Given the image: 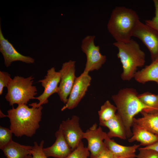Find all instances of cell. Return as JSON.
Listing matches in <instances>:
<instances>
[{
	"instance_id": "obj_22",
	"label": "cell",
	"mask_w": 158,
	"mask_h": 158,
	"mask_svg": "<svg viewBox=\"0 0 158 158\" xmlns=\"http://www.w3.org/2000/svg\"><path fill=\"white\" fill-rule=\"evenodd\" d=\"M117 111L116 106L111 104L109 100L106 101L98 111L99 123L107 121L112 118Z\"/></svg>"
},
{
	"instance_id": "obj_5",
	"label": "cell",
	"mask_w": 158,
	"mask_h": 158,
	"mask_svg": "<svg viewBox=\"0 0 158 158\" xmlns=\"http://www.w3.org/2000/svg\"><path fill=\"white\" fill-rule=\"evenodd\" d=\"M34 78L32 76L25 78L17 75L11 79L7 87V92L5 96L10 105H27L30 99H35L37 89L33 85Z\"/></svg>"
},
{
	"instance_id": "obj_9",
	"label": "cell",
	"mask_w": 158,
	"mask_h": 158,
	"mask_svg": "<svg viewBox=\"0 0 158 158\" xmlns=\"http://www.w3.org/2000/svg\"><path fill=\"white\" fill-rule=\"evenodd\" d=\"M75 63L70 60L63 63L59 71L61 75L58 94L61 100L67 102L76 77L75 76Z\"/></svg>"
},
{
	"instance_id": "obj_13",
	"label": "cell",
	"mask_w": 158,
	"mask_h": 158,
	"mask_svg": "<svg viewBox=\"0 0 158 158\" xmlns=\"http://www.w3.org/2000/svg\"><path fill=\"white\" fill-rule=\"evenodd\" d=\"M0 51L2 54L4 60V63L6 67H9L12 62L19 61L27 63H34L32 58L22 55L15 49L8 40L6 39L2 32L0 25Z\"/></svg>"
},
{
	"instance_id": "obj_10",
	"label": "cell",
	"mask_w": 158,
	"mask_h": 158,
	"mask_svg": "<svg viewBox=\"0 0 158 158\" xmlns=\"http://www.w3.org/2000/svg\"><path fill=\"white\" fill-rule=\"evenodd\" d=\"M88 73L84 71L79 77H76L68 101L61 109V111L75 108L84 96L91 80Z\"/></svg>"
},
{
	"instance_id": "obj_2",
	"label": "cell",
	"mask_w": 158,
	"mask_h": 158,
	"mask_svg": "<svg viewBox=\"0 0 158 158\" xmlns=\"http://www.w3.org/2000/svg\"><path fill=\"white\" fill-rule=\"evenodd\" d=\"M138 93L133 88L120 90L111 98L116 105L117 113L121 117L125 126L127 138L132 135L131 128L134 116L144 109L149 108L139 99Z\"/></svg>"
},
{
	"instance_id": "obj_19",
	"label": "cell",
	"mask_w": 158,
	"mask_h": 158,
	"mask_svg": "<svg viewBox=\"0 0 158 158\" xmlns=\"http://www.w3.org/2000/svg\"><path fill=\"white\" fill-rule=\"evenodd\" d=\"M134 78L140 83L154 81L158 84V60L152 62L141 70L137 71Z\"/></svg>"
},
{
	"instance_id": "obj_28",
	"label": "cell",
	"mask_w": 158,
	"mask_h": 158,
	"mask_svg": "<svg viewBox=\"0 0 158 158\" xmlns=\"http://www.w3.org/2000/svg\"><path fill=\"white\" fill-rule=\"evenodd\" d=\"M12 78L10 75L5 71H0V95L3 93L4 87H7Z\"/></svg>"
},
{
	"instance_id": "obj_15",
	"label": "cell",
	"mask_w": 158,
	"mask_h": 158,
	"mask_svg": "<svg viewBox=\"0 0 158 158\" xmlns=\"http://www.w3.org/2000/svg\"><path fill=\"white\" fill-rule=\"evenodd\" d=\"M104 142L115 158H135L137 156L136 150L140 146V145L135 144L131 146L122 145L107 136L104 140Z\"/></svg>"
},
{
	"instance_id": "obj_6",
	"label": "cell",
	"mask_w": 158,
	"mask_h": 158,
	"mask_svg": "<svg viewBox=\"0 0 158 158\" xmlns=\"http://www.w3.org/2000/svg\"><path fill=\"white\" fill-rule=\"evenodd\" d=\"M95 35H88L82 41L81 49L87 57L84 71L88 73L99 70L106 60V56L102 55L100 51L99 46L95 44Z\"/></svg>"
},
{
	"instance_id": "obj_1",
	"label": "cell",
	"mask_w": 158,
	"mask_h": 158,
	"mask_svg": "<svg viewBox=\"0 0 158 158\" xmlns=\"http://www.w3.org/2000/svg\"><path fill=\"white\" fill-rule=\"evenodd\" d=\"M42 108V106L29 108L26 104H20L8 110L6 116L10 119L13 133L17 137H32L40 127Z\"/></svg>"
},
{
	"instance_id": "obj_7",
	"label": "cell",
	"mask_w": 158,
	"mask_h": 158,
	"mask_svg": "<svg viewBox=\"0 0 158 158\" xmlns=\"http://www.w3.org/2000/svg\"><path fill=\"white\" fill-rule=\"evenodd\" d=\"M133 36L140 39L148 49L152 62L158 60V32L139 21Z\"/></svg>"
},
{
	"instance_id": "obj_26",
	"label": "cell",
	"mask_w": 158,
	"mask_h": 158,
	"mask_svg": "<svg viewBox=\"0 0 158 158\" xmlns=\"http://www.w3.org/2000/svg\"><path fill=\"white\" fill-rule=\"evenodd\" d=\"M137 158H158V152L152 149L139 147Z\"/></svg>"
},
{
	"instance_id": "obj_11",
	"label": "cell",
	"mask_w": 158,
	"mask_h": 158,
	"mask_svg": "<svg viewBox=\"0 0 158 158\" xmlns=\"http://www.w3.org/2000/svg\"><path fill=\"white\" fill-rule=\"evenodd\" d=\"M107 136L101 126L97 128L96 123L84 133L83 138L87 141V148L90 152V158H95L106 148L104 140Z\"/></svg>"
},
{
	"instance_id": "obj_29",
	"label": "cell",
	"mask_w": 158,
	"mask_h": 158,
	"mask_svg": "<svg viewBox=\"0 0 158 158\" xmlns=\"http://www.w3.org/2000/svg\"><path fill=\"white\" fill-rule=\"evenodd\" d=\"M95 158H115L111 152L106 147Z\"/></svg>"
},
{
	"instance_id": "obj_27",
	"label": "cell",
	"mask_w": 158,
	"mask_h": 158,
	"mask_svg": "<svg viewBox=\"0 0 158 158\" xmlns=\"http://www.w3.org/2000/svg\"><path fill=\"white\" fill-rule=\"evenodd\" d=\"M153 1L155 8V16L151 19L145 20V24L158 32V0H154Z\"/></svg>"
},
{
	"instance_id": "obj_3",
	"label": "cell",
	"mask_w": 158,
	"mask_h": 158,
	"mask_svg": "<svg viewBox=\"0 0 158 158\" xmlns=\"http://www.w3.org/2000/svg\"><path fill=\"white\" fill-rule=\"evenodd\" d=\"M139 21L135 11L123 6H116L112 11L107 30L116 42H127L131 39Z\"/></svg>"
},
{
	"instance_id": "obj_21",
	"label": "cell",
	"mask_w": 158,
	"mask_h": 158,
	"mask_svg": "<svg viewBox=\"0 0 158 158\" xmlns=\"http://www.w3.org/2000/svg\"><path fill=\"white\" fill-rule=\"evenodd\" d=\"M138 97L141 102L149 108L144 109L147 111H158V94L157 95L149 92L138 94Z\"/></svg>"
},
{
	"instance_id": "obj_24",
	"label": "cell",
	"mask_w": 158,
	"mask_h": 158,
	"mask_svg": "<svg viewBox=\"0 0 158 158\" xmlns=\"http://www.w3.org/2000/svg\"><path fill=\"white\" fill-rule=\"evenodd\" d=\"M13 133L10 129L0 126V149L1 150L12 140Z\"/></svg>"
},
{
	"instance_id": "obj_17",
	"label": "cell",
	"mask_w": 158,
	"mask_h": 158,
	"mask_svg": "<svg viewBox=\"0 0 158 158\" xmlns=\"http://www.w3.org/2000/svg\"><path fill=\"white\" fill-rule=\"evenodd\" d=\"M99 124L108 128L109 131L107 134L109 138L117 137L123 140L127 138L124 123L121 117L117 113L112 118L107 121L99 123Z\"/></svg>"
},
{
	"instance_id": "obj_32",
	"label": "cell",
	"mask_w": 158,
	"mask_h": 158,
	"mask_svg": "<svg viewBox=\"0 0 158 158\" xmlns=\"http://www.w3.org/2000/svg\"></svg>"
},
{
	"instance_id": "obj_14",
	"label": "cell",
	"mask_w": 158,
	"mask_h": 158,
	"mask_svg": "<svg viewBox=\"0 0 158 158\" xmlns=\"http://www.w3.org/2000/svg\"><path fill=\"white\" fill-rule=\"evenodd\" d=\"M55 136V142L50 147L43 148L44 153L47 157L66 158L73 151L66 142L60 126Z\"/></svg>"
},
{
	"instance_id": "obj_30",
	"label": "cell",
	"mask_w": 158,
	"mask_h": 158,
	"mask_svg": "<svg viewBox=\"0 0 158 158\" xmlns=\"http://www.w3.org/2000/svg\"><path fill=\"white\" fill-rule=\"evenodd\" d=\"M144 147L145 148L152 149L158 152V140L153 144Z\"/></svg>"
},
{
	"instance_id": "obj_23",
	"label": "cell",
	"mask_w": 158,
	"mask_h": 158,
	"mask_svg": "<svg viewBox=\"0 0 158 158\" xmlns=\"http://www.w3.org/2000/svg\"><path fill=\"white\" fill-rule=\"evenodd\" d=\"M89 151L81 141L76 148L66 158H88L90 155Z\"/></svg>"
},
{
	"instance_id": "obj_20",
	"label": "cell",
	"mask_w": 158,
	"mask_h": 158,
	"mask_svg": "<svg viewBox=\"0 0 158 158\" xmlns=\"http://www.w3.org/2000/svg\"><path fill=\"white\" fill-rule=\"evenodd\" d=\"M32 147V146L22 145L12 140L1 150L7 158H25L31 155Z\"/></svg>"
},
{
	"instance_id": "obj_8",
	"label": "cell",
	"mask_w": 158,
	"mask_h": 158,
	"mask_svg": "<svg viewBox=\"0 0 158 158\" xmlns=\"http://www.w3.org/2000/svg\"><path fill=\"white\" fill-rule=\"evenodd\" d=\"M61 75L59 71L57 72L53 67L47 70L44 78L38 81L44 88L42 93L35 99L39 101L38 103H33L29 104L30 106L38 107L42 105L48 103V98L52 94L57 93L59 90L58 84L60 83Z\"/></svg>"
},
{
	"instance_id": "obj_16",
	"label": "cell",
	"mask_w": 158,
	"mask_h": 158,
	"mask_svg": "<svg viewBox=\"0 0 158 158\" xmlns=\"http://www.w3.org/2000/svg\"><path fill=\"white\" fill-rule=\"evenodd\" d=\"M132 127V135L128 139L129 142L137 141L140 142V146L145 147L153 144L158 140V136L136 123L133 122Z\"/></svg>"
},
{
	"instance_id": "obj_4",
	"label": "cell",
	"mask_w": 158,
	"mask_h": 158,
	"mask_svg": "<svg viewBox=\"0 0 158 158\" xmlns=\"http://www.w3.org/2000/svg\"><path fill=\"white\" fill-rule=\"evenodd\" d=\"M113 44L118 49L117 56L122 65L121 78L124 81H130L134 78L138 68L144 65L145 54L139 44L132 39L126 42H116Z\"/></svg>"
},
{
	"instance_id": "obj_18",
	"label": "cell",
	"mask_w": 158,
	"mask_h": 158,
	"mask_svg": "<svg viewBox=\"0 0 158 158\" xmlns=\"http://www.w3.org/2000/svg\"><path fill=\"white\" fill-rule=\"evenodd\" d=\"M140 113L141 117L133 119V122L143 127L158 136V111H147L144 110Z\"/></svg>"
},
{
	"instance_id": "obj_31",
	"label": "cell",
	"mask_w": 158,
	"mask_h": 158,
	"mask_svg": "<svg viewBox=\"0 0 158 158\" xmlns=\"http://www.w3.org/2000/svg\"><path fill=\"white\" fill-rule=\"evenodd\" d=\"M32 156L31 155H29L28 156H27L25 158H32Z\"/></svg>"
},
{
	"instance_id": "obj_25",
	"label": "cell",
	"mask_w": 158,
	"mask_h": 158,
	"mask_svg": "<svg viewBox=\"0 0 158 158\" xmlns=\"http://www.w3.org/2000/svg\"><path fill=\"white\" fill-rule=\"evenodd\" d=\"M44 143L43 140L41 142L39 145L36 142H34V145L30 150L32 158H48L43 151Z\"/></svg>"
},
{
	"instance_id": "obj_12",
	"label": "cell",
	"mask_w": 158,
	"mask_h": 158,
	"mask_svg": "<svg viewBox=\"0 0 158 158\" xmlns=\"http://www.w3.org/2000/svg\"><path fill=\"white\" fill-rule=\"evenodd\" d=\"M79 120L78 117L73 116L71 119L63 121L60 125L64 136L72 151L83 138L84 132L80 127Z\"/></svg>"
}]
</instances>
